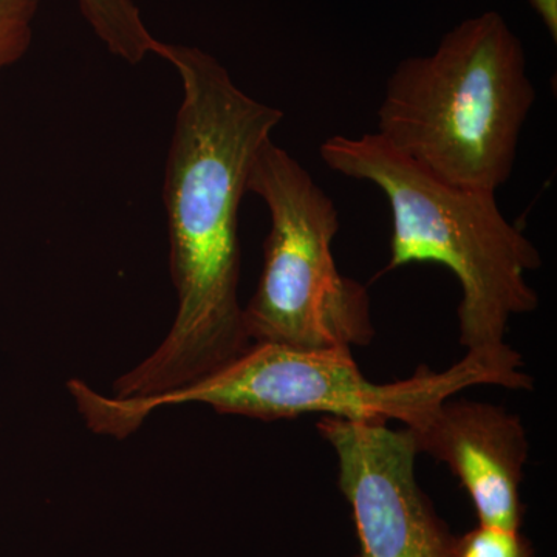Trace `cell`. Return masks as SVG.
I'll use <instances>...</instances> for the list:
<instances>
[{"label":"cell","instance_id":"obj_1","mask_svg":"<svg viewBox=\"0 0 557 557\" xmlns=\"http://www.w3.org/2000/svg\"><path fill=\"white\" fill-rule=\"evenodd\" d=\"M153 54L183 90L163 186L177 314L159 348L113 384L115 398L178 391L252 346L239 302V212L256 156L284 120L208 51L157 39Z\"/></svg>","mask_w":557,"mask_h":557},{"label":"cell","instance_id":"obj_2","mask_svg":"<svg viewBox=\"0 0 557 557\" xmlns=\"http://www.w3.org/2000/svg\"><path fill=\"white\" fill-rule=\"evenodd\" d=\"M537 100L522 42L497 11L461 21L388 76L376 134L450 185L493 190L515 171Z\"/></svg>","mask_w":557,"mask_h":557},{"label":"cell","instance_id":"obj_3","mask_svg":"<svg viewBox=\"0 0 557 557\" xmlns=\"http://www.w3.org/2000/svg\"><path fill=\"white\" fill-rule=\"evenodd\" d=\"M319 153L330 170L372 183L386 197L392 212L386 271L438 263L456 274L460 344L468 351L505 346L511 319L537 309L527 274L541 269V252L505 218L496 193L434 177L376 132L333 135Z\"/></svg>","mask_w":557,"mask_h":557},{"label":"cell","instance_id":"obj_4","mask_svg":"<svg viewBox=\"0 0 557 557\" xmlns=\"http://www.w3.org/2000/svg\"><path fill=\"white\" fill-rule=\"evenodd\" d=\"M474 386L527 391L533 387V379L525 372L523 358L508 344L467 351L443 372L421 366L409 379L386 384L366 379L351 350L252 344L219 372L170 394L102 397L98 420L109 435L124 438L153 410L199 403L220 413L263 421L322 413L351 421L397 420L413 428L443 401Z\"/></svg>","mask_w":557,"mask_h":557},{"label":"cell","instance_id":"obj_5","mask_svg":"<svg viewBox=\"0 0 557 557\" xmlns=\"http://www.w3.org/2000/svg\"><path fill=\"white\" fill-rule=\"evenodd\" d=\"M247 189L263 200L271 220L262 274L244 309L251 344L369 346L375 338L369 289L336 265L341 222L332 197L273 138L256 156Z\"/></svg>","mask_w":557,"mask_h":557},{"label":"cell","instance_id":"obj_6","mask_svg":"<svg viewBox=\"0 0 557 557\" xmlns=\"http://www.w3.org/2000/svg\"><path fill=\"white\" fill-rule=\"evenodd\" d=\"M319 435L338 461V485L354 515L357 557H453L454 537L417 482L408 429L324 417Z\"/></svg>","mask_w":557,"mask_h":557},{"label":"cell","instance_id":"obj_7","mask_svg":"<svg viewBox=\"0 0 557 557\" xmlns=\"http://www.w3.org/2000/svg\"><path fill=\"white\" fill-rule=\"evenodd\" d=\"M406 429L418 454L443 461L467 490L480 525L519 530L530 443L518 416L490 403L449 398Z\"/></svg>","mask_w":557,"mask_h":557},{"label":"cell","instance_id":"obj_8","mask_svg":"<svg viewBox=\"0 0 557 557\" xmlns=\"http://www.w3.org/2000/svg\"><path fill=\"white\" fill-rule=\"evenodd\" d=\"M81 13L106 49L127 64L153 54L157 38L134 0H78Z\"/></svg>","mask_w":557,"mask_h":557},{"label":"cell","instance_id":"obj_9","mask_svg":"<svg viewBox=\"0 0 557 557\" xmlns=\"http://www.w3.org/2000/svg\"><path fill=\"white\" fill-rule=\"evenodd\" d=\"M42 0H0V72L30 50Z\"/></svg>","mask_w":557,"mask_h":557},{"label":"cell","instance_id":"obj_10","mask_svg":"<svg viewBox=\"0 0 557 557\" xmlns=\"http://www.w3.org/2000/svg\"><path fill=\"white\" fill-rule=\"evenodd\" d=\"M453 557H536L519 530L480 525L454 539Z\"/></svg>","mask_w":557,"mask_h":557},{"label":"cell","instance_id":"obj_11","mask_svg":"<svg viewBox=\"0 0 557 557\" xmlns=\"http://www.w3.org/2000/svg\"><path fill=\"white\" fill-rule=\"evenodd\" d=\"M552 39L557 40V0H530Z\"/></svg>","mask_w":557,"mask_h":557}]
</instances>
